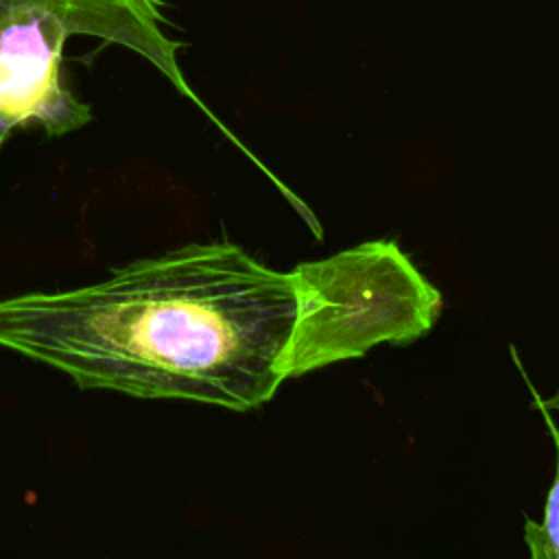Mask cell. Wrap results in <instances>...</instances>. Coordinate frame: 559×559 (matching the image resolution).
I'll return each instance as SVG.
<instances>
[{"instance_id":"obj_4","label":"cell","mask_w":559,"mask_h":559,"mask_svg":"<svg viewBox=\"0 0 559 559\" xmlns=\"http://www.w3.org/2000/svg\"><path fill=\"white\" fill-rule=\"evenodd\" d=\"M511 356L515 360V365L520 367V373L524 378V382L528 384V391L533 395V406L539 411L542 421L546 426V430L552 437L555 443V452H557V469H555V480L548 489L546 502H544V515L539 522H533L531 518L524 520V544L528 548V555L533 559H559V426L552 419V411L544 404V397L539 395V391L533 386L531 378L526 376L520 356L515 352V347H511Z\"/></svg>"},{"instance_id":"obj_1","label":"cell","mask_w":559,"mask_h":559,"mask_svg":"<svg viewBox=\"0 0 559 559\" xmlns=\"http://www.w3.org/2000/svg\"><path fill=\"white\" fill-rule=\"evenodd\" d=\"M297 319L295 271L190 242L85 286L0 297V349L79 389L251 411L288 380Z\"/></svg>"},{"instance_id":"obj_2","label":"cell","mask_w":559,"mask_h":559,"mask_svg":"<svg viewBox=\"0 0 559 559\" xmlns=\"http://www.w3.org/2000/svg\"><path fill=\"white\" fill-rule=\"evenodd\" d=\"M162 0H0V148L13 129L41 127L46 138L76 131L92 107L63 83V46L74 35L122 46L155 66L183 96L179 41L162 24ZM203 107V105H201Z\"/></svg>"},{"instance_id":"obj_3","label":"cell","mask_w":559,"mask_h":559,"mask_svg":"<svg viewBox=\"0 0 559 559\" xmlns=\"http://www.w3.org/2000/svg\"><path fill=\"white\" fill-rule=\"evenodd\" d=\"M299 319L288 378L365 356L380 343L408 345L432 330L443 297L393 240H367L295 269Z\"/></svg>"},{"instance_id":"obj_5","label":"cell","mask_w":559,"mask_h":559,"mask_svg":"<svg viewBox=\"0 0 559 559\" xmlns=\"http://www.w3.org/2000/svg\"><path fill=\"white\" fill-rule=\"evenodd\" d=\"M544 404H546L552 413H559V389H557L550 397H544Z\"/></svg>"}]
</instances>
